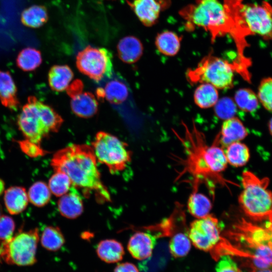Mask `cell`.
Returning a JSON list of instances; mask_svg holds the SVG:
<instances>
[{"label":"cell","instance_id":"9a60e30c","mask_svg":"<svg viewBox=\"0 0 272 272\" xmlns=\"http://www.w3.org/2000/svg\"><path fill=\"white\" fill-rule=\"evenodd\" d=\"M0 101L5 107L16 110L20 105L17 88L10 73L0 70Z\"/></svg>","mask_w":272,"mask_h":272},{"label":"cell","instance_id":"8992f818","mask_svg":"<svg viewBox=\"0 0 272 272\" xmlns=\"http://www.w3.org/2000/svg\"><path fill=\"white\" fill-rule=\"evenodd\" d=\"M236 12L238 23L245 36L257 34L267 40L272 39V7L268 3L243 5L240 0Z\"/></svg>","mask_w":272,"mask_h":272},{"label":"cell","instance_id":"3957f363","mask_svg":"<svg viewBox=\"0 0 272 272\" xmlns=\"http://www.w3.org/2000/svg\"><path fill=\"white\" fill-rule=\"evenodd\" d=\"M189 29L195 26L209 31L214 42L219 36L230 34L236 42L238 33L234 19L219 0H196L179 12Z\"/></svg>","mask_w":272,"mask_h":272},{"label":"cell","instance_id":"d6a6232c","mask_svg":"<svg viewBox=\"0 0 272 272\" xmlns=\"http://www.w3.org/2000/svg\"><path fill=\"white\" fill-rule=\"evenodd\" d=\"M51 191L44 182L37 181L33 183L28 192L29 201L33 205L42 207L49 201Z\"/></svg>","mask_w":272,"mask_h":272},{"label":"cell","instance_id":"30bf717a","mask_svg":"<svg viewBox=\"0 0 272 272\" xmlns=\"http://www.w3.org/2000/svg\"><path fill=\"white\" fill-rule=\"evenodd\" d=\"M222 228L218 218L210 214L196 219L189 226L188 234L191 243L197 249L215 252L223 240Z\"/></svg>","mask_w":272,"mask_h":272},{"label":"cell","instance_id":"f1b7e54d","mask_svg":"<svg viewBox=\"0 0 272 272\" xmlns=\"http://www.w3.org/2000/svg\"><path fill=\"white\" fill-rule=\"evenodd\" d=\"M103 98L113 104H120L127 98L128 90L123 82L114 80L108 82L103 89Z\"/></svg>","mask_w":272,"mask_h":272},{"label":"cell","instance_id":"9c48e42d","mask_svg":"<svg viewBox=\"0 0 272 272\" xmlns=\"http://www.w3.org/2000/svg\"><path fill=\"white\" fill-rule=\"evenodd\" d=\"M112 57L106 48L87 46L77 54V66L82 73L99 82L112 76Z\"/></svg>","mask_w":272,"mask_h":272},{"label":"cell","instance_id":"d6986e66","mask_svg":"<svg viewBox=\"0 0 272 272\" xmlns=\"http://www.w3.org/2000/svg\"><path fill=\"white\" fill-rule=\"evenodd\" d=\"M57 207L60 214L68 219L78 217L84 210L82 199L75 190H71L60 196Z\"/></svg>","mask_w":272,"mask_h":272},{"label":"cell","instance_id":"cb8c5ba5","mask_svg":"<svg viewBox=\"0 0 272 272\" xmlns=\"http://www.w3.org/2000/svg\"><path fill=\"white\" fill-rule=\"evenodd\" d=\"M48 20L46 8L42 5H34L24 9L21 14V22L25 26L38 28Z\"/></svg>","mask_w":272,"mask_h":272},{"label":"cell","instance_id":"ac0fdd59","mask_svg":"<svg viewBox=\"0 0 272 272\" xmlns=\"http://www.w3.org/2000/svg\"><path fill=\"white\" fill-rule=\"evenodd\" d=\"M4 199L8 212L12 215L22 213L26 208L29 201L26 189L19 186L7 189L5 192Z\"/></svg>","mask_w":272,"mask_h":272},{"label":"cell","instance_id":"484cf974","mask_svg":"<svg viewBox=\"0 0 272 272\" xmlns=\"http://www.w3.org/2000/svg\"><path fill=\"white\" fill-rule=\"evenodd\" d=\"M228 164L235 167L244 166L250 158L247 146L240 142L230 144L224 149Z\"/></svg>","mask_w":272,"mask_h":272},{"label":"cell","instance_id":"7a4b0ae2","mask_svg":"<svg viewBox=\"0 0 272 272\" xmlns=\"http://www.w3.org/2000/svg\"><path fill=\"white\" fill-rule=\"evenodd\" d=\"M183 138L173 131L185 150L183 171L194 177L193 187H198L199 182L203 180L225 184L227 181L221 175L228 165L224 149L213 144L208 145L205 135L193 122L190 127L183 122Z\"/></svg>","mask_w":272,"mask_h":272},{"label":"cell","instance_id":"8d00e7d4","mask_svg":"<svg viewBox=\"0 0 272 272\" xmlns=\"http://www.w3.org/2000/svg\"><path fill=\"white\" fill-rule=\"evenodd\" d=\"M18 143L22 151L30 157L42 156L46 153V152L41 148L40 144L28 139L18 141Z\"/></svg>","mask_w":272,"mask_h":272},{"label":"cell","instance_id":"836d02e7","mask_svg":"<svg viewBox=\"0 0 272 272\" xmlns=\"http://www.w3.org/2000/svg\"><path fill=\"white\" fill-rule=\"evenodd\" d=\"M72 185V182L66 174L62 172H55L50 178L48 186L53 194L61 196L69 192Z\"/></svg>","mask_w":272,"mask_h":272},{"label":"cell","instance_id":"74e56055","mask_svg":"<svg viewBox=\"0 0 272 272\" xmlns=\"http://www.w3.org/2000/svg\"><path fill=\"white\" fill-rule=\"evenodd\" d=\"M15 224L13 219L7 215L0 216V240L4 241L13 236Z\"/></svg>","mask_w":272,"mask_h":272},{"label":"cell","instance_id":"7c38bea8","mask_svg":"<svg viewBox=\"0 0 272 272\" xmlns=\"http://www.w3.org/2000/svg\"><path fill=\"white\" fill-rule=\"evenodd\" d=\"M165 0H126V2L143 24H155L163 8Z\"/></svg>","mask_w":272,"mask_h":272},{"label":"cell","instance_id":"ffe728a7","mask_svg":"<svg viewBox=\"0 0 272 272\" xmlns=\"http://www.w3.org/2000/svg\"><path fill=\"white\" fill-rule=\"evenodd\" d=\"M73 77V72L69 66L54 65L48 73L49 86L54 91H63L68 88Z\"/></svg>","mask_w":272,"mask_h":272},{"label":"cell","instance_id":"ba28073f","mask_svg":"<svg viewBox=\"0 0 272 272\" xmlns=\"http://www.w3.org/2000/svg\"><path fill=\"white\" fill-rule=\"evenodd\" d=\"M39 239V231L37 228L27 231H19L4 241L1 247V255L9 264L18 266L33 265L36 261V253Z\"/></svg>","mask_w":272,"mask_h":272},{"label":"cell","instance_id":"e575fe53","mask_svg":"<svg viewBox=\"0 0 272 272\" xmlns=\"http://www.w3.org/2000/svg\"><path fill=\"white\" fill-rule=\"evenodd\" d=\"M237 108L234 100L224 97L218 100L214 106V111L217 117L225 120L235 117Z\"/></svg>","mask_w":272,"mask_h":272},{"label":"cell","instance_id":"f6af8a7d","mask_svg":"<svg viewBox=\"0 0 272 272\" xmlns=\"http://www.w3.org/2000/svg\"><path fill=\"white\" fill-rule=\"evenodd\" d=\"M2 207H1V206L0 205V216L1 215H2Z\"/></svg>","mask_w":272,"mask_h":272},{"label":"cell","instance_id":"44dd1931","mask_svg":"<svg viewBox=\"0 0 272 272\" xmlns=\"http://www.w3.org/2000/svg\"><path fill=\"white\" fill-rule=\"evenodd\" d=\"M96 252L102 261L109 263L120 261L124 254L122 245L114 239L101 241L97 245Z\"/></svg>","mask_w":272,"mask_h":272},{"label":"cell","instance_id":"f546056e","mask_svg":"<svg viewBox=\"0 0 272 272\" xmlns=\"http://www.w3.org/2000/svg\"><path fill=\"white\" fill-rule=\"evenodd\" d=\"M37 104L40 116L46 129L49 132L58 131L63 122L61 117L51 106L39 100Z\"/></svg>","mask_w":272,"mask_h":272},{"label":"cell","instance_id":"7bdbcfd3","mask_svg":"<svg viewBox=\"0 0 272 272\" xmlns=\"http://www.w3.org/2000/svg\"><path fill=\"white\" fill-rule=\"evenodd\" d=\"M268 129H269L270 133L272 135V118L270 119L268 123Z\"/></svg>","mask_w":272,"mask_h":272},{"label":"cell","instance_id":"52a82bcc","mask_svg":"<svg viewBox=\"0 0 272 272\" xmlns=\"http://www.w3.org/2000/svg\"><path fill=\"white\" fill-rule=\"evenodd\" d=\"M92 148L97 160L106 165L112 174L123 170L131 160L127 144L105 131L96 134Z\"/></svg>","mask_w":272,"mask_h":272},{"label":"cell","instance_id":"7402d4cb","mask_svg":"<svg viewBox=\"0 0 272 272\" xmlns=\"http://www.w3.org/2000/svg\"><path fill=\"white\" fill-rule=\"evenodd\" d=\"M182 37L175 32L165 31L158 33L155 39V45L162 54L173 56L179 52Z\"/></svg>","mask_w":272,"mask_h":272},{"label":"cell","instance_id":"d590c367","mask_svg":"<svg viewBox=\"0 0 272 272\" xmlns=\"http://www.w3.org/2000/svg\"><path fill=\"white\" fill-rule=\"evenodd\" d=\"M257 97L263 107L272 112V77L261 80L258 88Z\"/></svg>","mask_w":272,"mask_h":272},{"label":"cell","instance_id":"83f0119b","mask_svg":"<svg viewBox=\"0 0 272 272\" xmlns=\"http://www.w3.org/2000/svg\"><path fill=\"white\" fill-rule=\"evenodd\" d=\"M191 242L187 232L178 231L171 236L169 248L171 254L175 258H181L190 250Z\"/></svg>","mask_w":272,"mask_h":272},{"label":"cell","instance_id":"5bb4252c","mask_svg":"<svg viewBox=\"0 0 272 272\" xmlns=\"http://www.w3.org/2000/svg\"><path fill=\"white\" fill-rule=\"evenodd\" d=\"M156 237L143 231H138L130 238L127 250L131 255L138 260H144L152 254Z\"/></svg>","mask_w":272,"mask_h":272},{"label":"cell","instance_id":"4316f807","mask_svg":"<svg viewBox=\"0 0 272 272\" xmlns=\"http://www.w3.org/2000/svg\"><path fill=\"white\" fill-rule=\"evenodd\" d=\"M42 61L40 51L33 47L23 49L16 58L17 66L24 72H32L37 69Z\"/></svg>","mask_w":272,"mask_h":272},{"label":"cell","instance_id":"e0dca14e","mask_svg":"<svg viewBox=\"0 0 272 272\" xmlns=\"http://www.w3.org/2000/svg\"><path fill=\"white\" fill-rule=\"evenodd\" d=\"M71 98L72 110L78 116L89 118L97 113L98 103L92 93L82 92Z\"/></svg>","mask_w":272,"mask_h":272},{"label":"cell","instance_id":"4dcf8cb0","mask_svg":"<svg viewBox=\"0 0 272 272\" xmlns=\"http://www.w3.org/2000/svg\"><path fill=\"white\" fill-rule=\"evenodd\" d=\"M40 241L45 249L55 251L63 246L65 240L59 228L57 227L47 226L42 233Z\"/></svg>","mask_w":272,"mask_h":272},{"label":"cell","instance_id":"f35d334b","mask_svg":"<svg viewBox=\"0 0 272 272\" xmlns=\"http://www.w3.org/2000/svg\"><path fill=\"white\" fill-rule=\"evenodd\" d=\"M216 272H242L233 259L228 255H223L218 259Z\"/></svg>","mask_w":272,"mask_h":272},{"label":"cell","instance_id":"ab89813d","mask_svg":"<svg viewBox=\"0 0 272 272\" xmlns=\"http://www.w3.org/2000/svg\"><path fill=\"white\" fill-rule=\"evenodd\" d=\"M83 84L81 80H75L66 89L67 93L70 97H72L75 95L83 92Z\"/></svg>","mask_w":272,"mask_h":272},{"label":"cell","instance_id":"1f68e13d","mask_svg":"<svg viewBox=\"0 0 272 272\" xmlns=\"http://www.w3.org/2000/svg\"><path fill=\"white\" fill-rule=\"evenodd\" d=\"M234 100L237 107L248 112L255 111L259 105L257 95L249 88L238 90L235 94Z\"/></svg>","mask_w":272,"mask_h":272},{"label":"cell","instance_id":"603a6c76","mask_svg":"<svg viewBox=\"0 0 272 272\" xmlns=\"http://www.w3.org/2000/svg\"><path fill=\"white\" fill-rule=\"evenodd\" d=\"M212 203L209 197L198 192L197 189H193L187 202L189 213L196 219L203 218L210 214Z\"/></svg>","mask_w":272,"mask_h":272},{"label":"cell","instance_id":"b9f144b4","mask_svg":"<svg viewBox=\"0 0 272 272\" xmlns=\"http://www.w3.org/2000/svg\"><path fill=\"white\" fill-rule=\"evenodd\" d=\"M251 272H272L271 268L255 269L252 268Z\"/></svg>","mask_w":272,"mask_h":272},{"label":"cell","instance_id":"d4e9b609","mask_svg":"<svg viewBox=\"0 0 272 272\" xmlns=\"http://www.w3.org/2000/svg\"><path fill=\"white\" fill-rule=\"evenodd\" d=\"M218 90L211 84H199L193 93L194 103L201 109H207L214 106L219 100Z\"/></svg>","mask_w":272,"mask_h":272},{"label":"cell","instance_id":"ee69618b","mask_svg":"<svg viewBox=\"0 0 272 272\" xmlns=\"http://www.w3.org/2000/svg\"><path fill=\"white\" fill-rule=\"evenodd\" d=\"M4 187V184L3 181L0 180V194L3 192Z\"/></svg>","mask_w":272,"mask_h":272},{"label":"cell","instance_id":"4fadbf2b","mask_svg":"<svg viewBox=\"0 0 272 272\" xmlns=\"http://www.w3.org/2000/svg\"><path fill=\"white\" fill-rule=\"evenodd\" d=\"M247 134V129L241 120L233 117L224 120L213 144L225 148L232 143L243 140Z\"/></svg>","mask_w":272,"mask_h":272},{"label":"cell","instance_id":"5b68a950","mask_svg":"<svg viewBox=\"0 0 272 272\" xmlns=\"http://www.w3.org/2000/svg\"><path fill=\"white\" fill-rule=\"evenodd\" d=\"M235 72L236 67L233 62L209 53L195 67L187 71L186 77L192 84L208 83L217 89H227L233 86Z\"/></svg>","mask_w":272,"mask_h":272},{"label":"cell","instance_id":"6da1fadb","mask_svg":"<svg viewBox=\"0 0 272 272\" xmlns=\"http://www.w3.org/2000/svg\"><path fill=\"white\" fill-rule=\"evenodd\" d=\"M55 172H62L70 178L72 185L87 196L93 194L100 203L111 201L103 183L92 147L87 145H72L56 152L51 161Z\"/></svg>","mask_w":272,"mask_h":272},{"label":"cell","instance_id":"60d3db41","mask_svg":"<svg viewBox=\"0 0 272 272\" xmlns=\"http://www.w3.org/2000/svg\"><path fill=\"white\" fill-rule=\"evenodd\" d=\"M114 272H139L137 266L132 263H119L114 270Z\"/></svg>","mask_w":272,"mask_h":272},{"label":"cell","instance_id":"2e32d148","mask_svg":"<svg viewBox=\"0 0 272 272\" xmlns=\"http://www.w3.org/2000/svg\"><path fill=\"white\" fill-rule=\"evenodd\" d=\"M143 46L141 41L133 36H127L118 43L117 50L120 59L127 63L137 62L143 53Z\"/></svg>","mask_w":272,"mask_h":272},{"label":"cell","instance_id":"8fae6325","mask_svg":"<svg viewBox=\"0 0 272 272\" xmlns=\"http://www.w3.org/2000/svg\"><path fill=\"white\" fill-rule=\"evenodd\" d=\"M38 100L34 96L28 97L27 103L23 106L18 116L17 125L26 139L40 144L42 139L47 137L50 132L41 120L38 110Z\"/></svg>","mask_w":272,"mask_h":272},{"label":"cell","instance_id":"277c9868","mask_svg":"<svg viewBox=\"0 0 272 272\" xmlns=\"http://www.w3.org/2000/svg\"><path fill=\"white\" fill-rule=\"evenodd\" d=\"M242 190L238 197L239 206L251 221L272 220V192L267 177L260 178L250 171L242 174Z\"/></svg>","mask_w":272,"mask_h":272}]
</instances>
